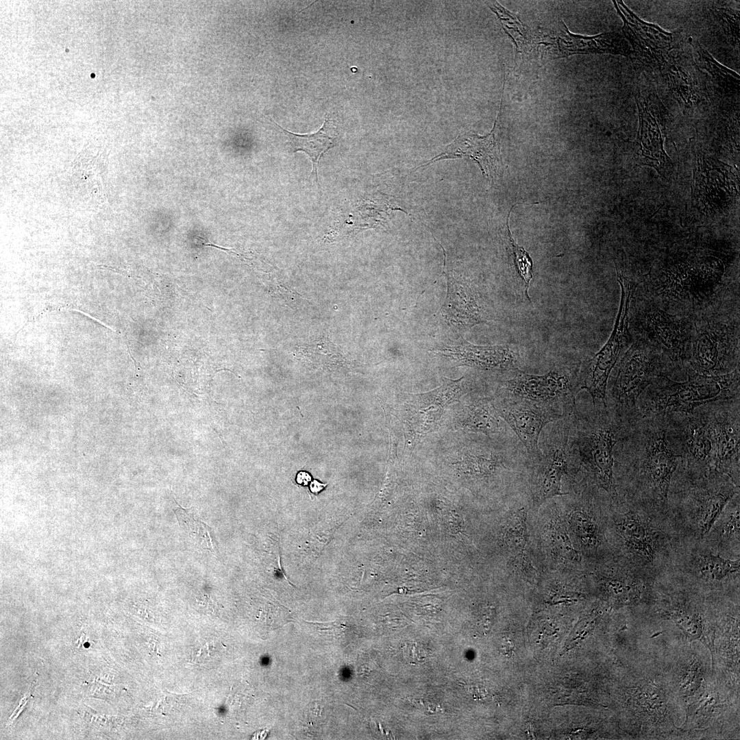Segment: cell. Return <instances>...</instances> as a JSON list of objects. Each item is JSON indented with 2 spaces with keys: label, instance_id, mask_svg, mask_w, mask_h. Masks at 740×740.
<instances>
[{
  "label": "cell",
  "instance_id": "cell-1",
  "mask_svg": "<svg viewBox=\"0 0 740 740\" xmlns=\"http://www.w3.org/2000/svg\"><path fill=\"white\" fill-rule=\"evenodd\" d=\"M633 419L620 416L607 406L593 405L589 412L570 415L569 443L578 469L612 497L617 495L614 477L615 447L624 439Z\"/></svg>",
  "mask_w": 740,
  "mask_h": 740
},
{
  "label": "cell",
  "instance_id": "cell-2",
  "mask_svg": "<svg viewBox=\"0 0 740 740\" xmlns=\"http://www.w3.org/2000/svg\"><path fill=\"white\" fill-rule=\"evenodd\" d=\"M622 455L630 456L645 486L667 502L671 478L683 458L667 415H638L620 442Z\"/></svg>",
  "mask_w": 740,
  "mask_h": 740
},
{
  "label": "cell",
  "instance_id": "cell-3",
  "mask_svg": "<svg viewBox=\"0 0 740 740\" xmlns=\"http://www.w3.org/2000/svg\"><path fill=\"white\" fill-rule=\"evenodd\" d=\"M687 379L678 382L658 376L641 400V415L692 413L700 406L739 399V367L720 375H706L684 367Z\"/></svg>",
  "mask_w": 740,
  "mask_h": 740
},
{
  "label": "cell",
  "instance_id": "cell-4",
  "mask_svg": "<svg viewBox=\"0 0 740 740\" xmlns=\"http://www.w3.org/2000/svg\"><path fill=\"white\" fill-rule=\"evenodd\" d=\"M671 365L658 349L637 338L620 360L606 406L624 418L635 417L639 397L658 376L667 375Z\"/></svg>",
  "mask_w": 740,
  "mask_h": 740
},
{
  "label": "cell",
  "instance_id": "cell-5",
  "mask_svg": "<svg viewBox=\"0 0 740 740\" xmlns=\"http://www.w3.org/2000/svg\"><path fill=\"white\" fill-rule=\"evenodd\" d=\"M637 338L658 349L673 367L688 364L695 328L693 317L671 314L652 301L639 303L629 318Z\"/></svg>",
  "mask_w": 740,
  "mask_h": 740
},
{
  "label": "cell",
  "instance_id": "cell-6",
  "mask_svg": "<svg viewBox=\"0 0 740 740\" xmlns=\"http://www.w3.org/2000/svg\"><path fill=\"white\" fill-rule=\"evenodd\" d=\"M617 272L621 296L619 310L613 332L601 350L585 360L578 371L579 390L586 389L593 405L606 406L608 381L611 371L624 350L632 342L629 332V313L637 285Z\"/></svg>",
  "mask_w": 740,
  "mask_h": 740
},
{
  "label": "cell",
  "instance_id": "cell-7",
  "mask_svg": "<svg viewBox=\"0 0 740 740\" xmlns=\"http://www.w3.org/2000/svg\"><path fill=\"white\" fill-rule=\"evenodd\" d=\"M556 422L542 436L541 458L530 461L529 466L532 497L536 506L555 496L567 495L561 491V479L578 469L569 443L570 415Z\"/></svg>",
  "mask_w": 740,
  "mask_h": 740
},
{
  "label": "cell",
  "instance_id": "cell-8",
  "mask_svg": "<svg viewBox=\"0 0 740 740\" xmlns=\"http://www.w3.org/2000/svg\"><path fill=\"white\" fill-rule=\"evenodd\" d=\"M578 371L562 367L544 375H532L518 369L510 379L501 382L496 396L552 406L569 415L576 408V395L580 391Z\"/></svg>",
  "mask_w": 740,
  "mask_h": 740
},
{
  "label": "cell",
  "instance_id": "cell-9",
  "mask_svg": "<svg viewBox=\"0 0 740 740\" xmlns=\"http://www.w3.org/2000/svg\"><path fill=\"white\" fill-rule=\"evenodd\" d=\"M687 365L706 375H724L739 367V329L725 321H695Z\"/></svg>",
  "mask_w": 740,
  "mask_h": 740
},
{
  "label": "cell",
  "instance_id": "cell-10",
  "mask_svg": "<svg viewBox=\"0 0 740 740\" xmlns=\"http://www.w3.org/2000/svg\"><path fill=\"white\" fill-rule=\"evenodd\" d=\"M463 379L443 378L442 384L435 389L407 394L399 412L409 445L415 446L417 440L436 427L446 406L462 394Z\"/></svg>",
  "mask_w": 740,
  "mask_h": 740
},
{
  "label": "cell",
  "instance_id": "cell-11",
  "mask_svg": "<svg viewBox=\"0 0 740 740\" xmlns=\"http://www.w3.org/2000/svg\"><path fill=\"white\" fill-rule=\"evenodd\" d=\"M500 417L515 433L530 461L541 458V432L549 423L568 416L552 406L526 399L496 396L493 399Z\"/></svg>",
  "mask_w": 740,
  "mask_h": 740
},
{
  "label": "cell",
  "instance_id": "cell-12",
  "mask_svg": "<svg viewBox=\"0 0 740 740\" xmlns=\"http://www.w3.org/2000/svg\"><path fill=\"white\" fill-rule=\"evenodd\" d=\"M672 434L689 468L705 476L713 473L716 456L714 430L708 413H666Z\"/></svg>",
  "mask_w": 740,
  "mask_h": 740
},
{
  "label": "cell",
  "instance_id": "cell-13",
  "mask_svg": "<svg viewBox=\"0 0 740 740\" xmlns=\"http://www.w3.org/2000/svg\"><path fill=\"white\" fill-rule=\"evenodd\" d=\"M711 406L707 410L716 442L713 473L728 476L732 480L736 478L739 481V399L715 403Z\"/></svg>",
  "mask_w": 740,
  "mask_h": 740
},
{
  "label": "cell",
  "instance_id": "cell-14",
  "mask_svg": "<svg viewBox=\"0 0 740 740\" xmlns=\"http://www.w3.org/2000/svg\"><path fill=\"white\" fill-rule=\"evenodd\" d=\"M617 10L624 21L623 32L640 60L652 67L662 66L674 48L671 33L643 21L621 1Z\"/></svg>",
  "mask_w": 740,
  "mask_h": 740
},
{
  "label": "cell",
  "instance_id": "cell-15",
  "mask_svg": "<svg viewBox=\"0 0 740 740\" xmlns=\"http://www.w3.org/2000/svg\"><path fill=\"white\" fill-rule=\"evenodd\" d=\"M447 295L441 313L448 323L461 329L486 323L484 309L474 288L465 280L445 273Z\"/></svg>",
  "mask_w": 740,
  "mask_h": 740
},
{
  "label": "cell",
  "instance_id": "cell-16",
  "mask_svg": "<svg viewBox=\"0 0 740 740\" xmlns=\"http://www.w3.org/2000/svg\"><path fill=\"white\" fill-rule=\"evenodd\" d=\"M438 353L454 359L458 366L481 370L515 371L519 364L518 351L507 345L480 346L463 341L438 349Z\"/></svg>",
  "mask_w": 740,
  "mask_h": 740
},
{
  "label": "cell",
  "instance_id": "cell-17",
  "mask_svg": "<svg viewBox=\"0 0 740 740\" xmlns=\"http://www.w3.org/2000/svg\"><path fill=\"white\" fill-rule=\"evenodd\" d=\"M495 126L496 121L491 133L484 136L472 132L459 136L454 142L447 145L443 152L419 168L441 160L465 156L478 163L483 175L486 177H493L496 172L499 162L495 139Z\"/></svg>",
  "mask_w": 740,
  "mask_h": 740
},
{
  "label": "cell",
  "instance_id": "cell-18",
  "mask_svg": "<svg viewBox=\"0 0 740 740\" xmlns=\"http://www.w3.org/2000/svg\"><path fill=\"white\" fill-rule=\"evenodd\" d=\"M275 125L288 137L291 151H304L310 158L312 163L311 174L314 175L317 184L318 168L321 156L337 143L338 132L336 121L331 119L328 114L325 117L321 127L316 132L298 134L289 132L276 123Z\"/></svg>",
  "mask_w": 740,
  "mask_h": 740
},
{
  "label": "cell",
  "instance_id": "cell-19",
  "mask_svg": "<svg viewBox=\"0 0 740 740\" xmlns=\"http://www.w3.org/2000/svg\"><path fill=\"white\" fill-rule=\"evenodd\" d=\"M617 534L628 551L648 562L655 555V542L651 529L637 513L621 515L615 522Z\"/></svg>",
  "mask_w": 740,
  "mask_h": 740
},
{
  "label": "cell",
  "instance_id": "cell-20",
  "mask_svg": "<svg viewBox=\"0 0 740 740\" xmlns=\"http://www.w3.org/2000/svg\"><path fill=\"white\" fill-rule=\"evenodd\" d=\"M558 47L554 57H563L574 53H609L624 54L626 49L623 39L618 34L604 33L585 37L571 34L567 29L562 32L557 40Z\"/></svg>",
  "mask_w": 740,
  "mask_h": 740
},
{
  "label": "cell",
  "instance_id": "cell-21",
  "mask_svg": "<svg viewBox=\"0 0 740 740\" xmlns=\"http://www.w3.org/2000/svg\"><path fill=\"white\" fill-rule=\"evenodd\" d=\"M501 421L490 397L474 399L461 410L458 417V424L463 430L489 437L506 432Z\"/></svg>",
  "mask_w": 740,
  "mask_h": 740
},
{
  "label": "cell",
  "instance_id": "cell-22",
  "mask_svg": "<svg viewBox=\"0 0 740 740\" xmlns=\"http://www.w3.org/2000/svg\"><path fill=\"white\" fill-rule=\"evenodd\" d=\"M732 484L723 483L702 489L696 496L697 521L701 536H705L721 515L726 504L737 494Z\"/></svg>",
  "mask_w": 740,
  "mask_h": 740
},
{
  "label": "cell",
  "instance_id": "cell-23",
  "mask_svg": "<svg viewBox=\"0 0 740 740\" xmlns=\"http://www.w3.org/2000/svg\"><path fill=\"white\" fill-rule=\"evenodd\" d=\"M176 502V501L175 500ZM177 503V502H176ZM177 508L174 513L180 526L193 538L196 543L211 552L218 551V543L215 539L212 529L197 515L191 512L190 508H184L177 503Z\"/></svg>",
  "mask_w": 740,
  "mask_h": 740
},
{
  "label": "cell",
  "instance_id": "cell-24",
  "mask_svg": "<svg viewBox=\"0 0 740 740\" xmlns=\"http://www.w3.org/2000/svg\"><path fill=\"white\" fill-rule=\"evenodd\" d=\"M526 512L518 509L513 515L511 523L508 526L506 542L515 559L523 566L526 570L532 571L530 560L528 557V533L526 523Z\"/></svg>",
  "mask_w": 740,
  "mask_h": 740
},
{
  "label": "cell",
  "instance_id": "cell-25",
  "mask_svg": "<svg viewBox=\"0 0 740 740\" xmlns=\"http://www.w3.org/2000/svg\"><path fill=\"white\" fill-rule=\"evenodd\" d=\"M698 572L704 578L721 580L734 574L739 573V558L730 560L711 553L701 556L697 564Z\"/></svg>",
  "mask_w": 740,
  "mask_h": 740
},
{
  "label": "cell",
  "instance_id": "cell-26",
  "mask_svg": "<svg viewBox=\"0 0 740 740\" xmlns=\"http://www.w3.org/2000/svg\"><path fill=\"white\" fill-rule=\"evenodd\" d=\"M511 208L507 219V231L509 248L510 255L513 260L516 273L518 277L521 280L524 288V295L528 301H530L528 291L530 288V283L533 278L532 267L533 261L530 256L528 251L523 247L517 245V243L513 239L511 232L509 229L508 220L510 212L513 208Z\"/></svg>",
  "mask_w": 740,
  "mask_h": 740
},
{
  "label": "cell",
  "instance_id": "cell-27",
  "mask_svg": "<svg viewBox=\"0 0 740 740\" xmlns=\"http://www.w3.org/2000/svg\"><path fill=\"white\" fill-rule=\"evenodd\" d=\"M571 526L582 545L587 547H595L600 543L599 528L586 512L575 510L571 515Z\"/></svg>",
  "mask_w": 740,
  "mask_h": 740
},
{
  "label": "cell",
  "instance_id": "cell-28",
  "mask_svg": "<svg viewBox=\"0 0 740 740\" xmlns=\"http://www.w3.org/2000/svg\"><path fill=\"white\" fill-rule=\"evenodd\" d=\"M547 532L548 543L556 554L569 560H580V555L573 547L567 528L561 520H553Z\"/></svg>",
  "mask_w": 740,
  "mask_h": 740
},
{
  "label": "cell",
  "instance_id": "cell-29",
  "mask_svg": "<svg viewBox=\"0 0 740 740\" xmlns=\"http://www.w3.org/2000/svg\"><path fill=\"white\" fill-rule=\"evenodd\" d=\"M489 5L500 18L505 31L515 42L518 51L519 47L522 49V46L530 44V36L515 16L505 10L497 2L490 3Z\"/></svg>",
  "mask_w": 740,
  "mask_h": 740
},
{
  "label": "cell",
  "instance_id": "cell-30",
  "mask_svg": "<svg viewBox=\"0 0 740 740\" xmlns=\"http://www.w3.org/2000/svg\"><path fill=\"white\" fill-rule=\"evenodd\" d=\"M699 56L700 66L708 71L714 77L723 82L739 84V76L732 71L719 64L708 51L700 45L695 46Z\"/></svg>",
  "mask_w": 740,
  "mask_h": 740
},
{
  "label": "cell",
  "instance_id": "cell-31",
  "mask_svg": "<svg viewBox=\"0 0 740 740\" xmlns=\"http://www.w3.org/2000/svg\"><path fill=\"white\" fill-rule=\"evenodd\" d=\"M739 504H738L730 510L725 517L722 524V535L725 537L739 538Z\"/></svg>",
  "mask_w": 740,
  "mask_h": 740
},
{
  "label": "cell",
  "instance_id": "cell-32",
  "mask_svg": "<svg viewBox=\"0 0 740 740\" xmlns=\"http://www.w3.org/2000/svg\"><path fill=\"white\" fill-rule=\"evenodd\" d=\"M608 589L615 595L626 593L630 590V586L626 581L617 578H610L604 580Z\"/></svg>",
  "mask_w": 740,
  "mask_h": 740
},
{
  "label": "cell",
  "instance_id": "cell-33",
  "mask_svg": "<svg viewBox=\"0 0 740 740\" xmlns=\"http://www.w3.org/2000/svg\"><path fill=\"white\" fill-rule=\"evenodd\" d=\"M311 480L310 475L306 471H299L296 478V481L299 484L306 486Z\"/></svg>",
  "mask_w": 740,
  "mask_h": 740
},
{
  "label": "cell",
  "instance_id": "cell-34",
  "mask_svg": "<svg viewBox=\"0 0 740 740\" xmlns=\"http://www.w3.org/2000/svg\"><path fill=\"white\" fill-rule=\"evenodd\" d=\"M326 484H323L317 480H314L310 484V491L314 494H317L321 492L326 486Z\"/></svg>",
  "mask_w": 740,
  "mask_h": 740
}]
</instances>
